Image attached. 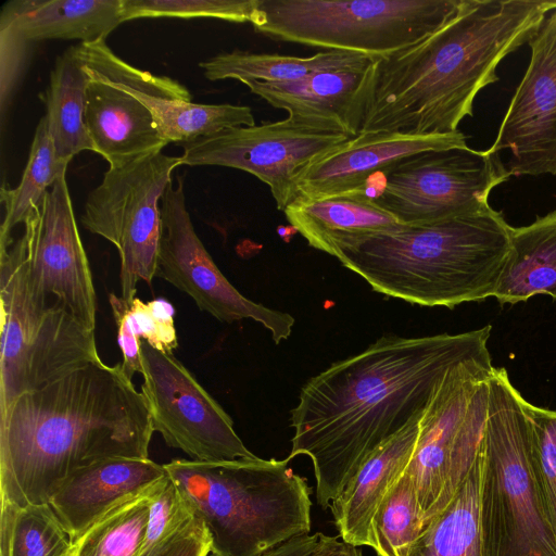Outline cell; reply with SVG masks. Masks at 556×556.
<instances>
[{"mask_svg":"<svg viewBox=\"0 0 556 556\" xmlns=\"http://www.w3.org/2000/svg\"><path fill=\"white\" fill-rule=\"evenodd\" d=\"M306 556H362V551L345 541L336 536L325 535L318 532V541L314 549Z\"/></svg>","mask_w":556,"mask_h":556,"instance_id":"cell-39","label":"cell"},{"mask_svg":"<svg viewBox=\"0 0 556 556\" xmlns=\"http://www.w3.org/2000/svg\"><path fill=\"white\" fill-rule=\"evenodd\" d=\"M555 8L556 1L460 0L428 37L375 61L359 134L459 131L479 91L498 80L501 61L528 43Z\"/></svg>","mask_w":556,"mask_h":556,"instance_id":"cell-3","label":"cell"},{"mask_svg":"<svg viewBox=\"0 0 556 556\" xmlns=\"http://www.w3.org/2000/svg\"><path fill=\"white\" fill-rule=\"evenodd\" d=\"M377 59L362 53L337 50H328L306 58L233 50L203 61L199 66L211 81L230 78L241 83L247 80L289 83L321 72L364 68Z\"/></svg>","mask_w":556,"mask_h":556,"instance_id":"cell-26","label":"cell"},{"mask_svg":"<svg viewBox=\"0 0 556 556\" xmlns=\"http://www.w3.org/2000/svg\"><path fill=\"white\" fill-rule=\"evenodd\" d=\"M318 541V532L293 538L260 556H306Z\"/></svg>","mask_w":556,"mask_h":556,"instance_id":"cell-40","label":"cell"},{"mask_svg":"<svg viewBox=\"0 0 556 556\" xmlns=\"http://www.w3.org/2000/svg\"><path fill=\"white\" fill-rule=\"evenodd\" d=\"M109 302L117 328V342L123 354L122 368L129 379L141 367V339L150 346L173 354L178 345L174 323L175 308L163 298L143 302L135 298L131 302L114 293Z\"/></svg>","mask_w":556,"mask_h":556,"instance_id":"cell-30","label":"cell"},{"mask_svg":"<svg viewBox=\"0 0 556 556\" xmlns=\"http://www.w3.org/2000/svg\"><path fill=\"white\" fill-rule=\"evenodd\" d=\"M123 0H11L1 10L8 25L30 43L49 39L105 40L123 23Z\"/></svg>","mask_w":556,"mask_h":556,"instance_id":"cell-24","label":"cell"},{"mask_svg":"<svg viewBox=\"0 0 556 556\" xmlns=\"http://www.w3.org/2000/svg\"><path fill=\"white\" fill-rule=\"evenodd\" d=\"M376 177V203L400 224L417 226L490 207L491 191L510 174L500 153L467 146L408 156Z\"/></svg>","mask_w":556,"mask_h":556,"instance_id":"cell-11","label":"cell"},{"mask_svg":"<svg viewBox=\"0 0 556 556\" xmlns=\"http://www.w3.org/2000/svg\"><path fill=\"white\" fill-rule=\"evenodd\" d=\"M84 63L134 94L152 113L162 138L168 143H190L238 126H254L252 110L236 104L192 102L179 81L137 68L117 56L105 40L77 46Z\"/></svg>","mask_w":556,"mask_h":556,"instance_id":"cell-17","label":"cell"},{"mask_svg":"<svg viewBox=\"0 0 556 556\" xmlns=\"http://www.w3.org/2000/svg\"><path fill=\"white\" fill-rule=\"evenodd\" d=\"M67 556H71V553Z\"/></svg>","mask_w":556,"mask_h":556,"instance_id":"cell-41","label":"cell"},{"mask_svg":"<svg viewBox=\"0 0 556 556\" xmlns=\"http://www.w3.org/2000/svg\"><path fill=\"white\" fill-rule=\"evenodd\" d=\"M0 416L21 394L101 359L96 330L60 302L37 295L29 280L28 233L0 247Z\"/></svg>","mask_w":556,"mask_h":556,"instance_id":"cell-7","label":"cell"},{"mask_svg":"<svg viewBox=\"0 0 556 556\" xmlns=\"http://www.w3.org/2000/svg\"><path fill=\"white\" fill-rule=\"evenodd\" d=\"M288 464L256 456L164 468L204 522L212 556H260L311 531V488Z\"/></svg>","mask_w":556,"mask_h":556,"instance_id":"cell-5","label":"cell"},{"mask_svg":"<svg viewBox=\"0 0 556 556\" xmlns=\"http://www.w3.org/2000/svg\"><path fill=\"white\" fill-rule=\"evenodd\" d=\"M532 425L534 469L548 521L556 535V410L528 402Z\"/></svg>","mask_w":556,"mask_h":556,"instance_id":"cell-35","label":"cell"},{"mask_svg":"<svg viewBox=\"0 0 556 556\" xmlns=\"http://www.w3.org/2000/svg\"><path fill=\"white\" fill-rule=\"evenodd\" d=\"M31 46L33 43L23 39L11 27L0 24V104L2 116L26 68Z\"/></svg>","mask_w":556,"mask_h":556,"instance_id":"cell-37","label":"cell"},{"mask_svg":"<svg viewBox=\"0 0 556 556\" xmlns=\"http://www.w3.org/2000/svg\"><path fill=\"white\" fill-rule=\"evenodd\" d=\"M481 470L482 450L455 497L427 525L407 556H483Z\"/></svg>","mask_w":556,"mask_h":556,"instance_id":"cell-28","label":"cell"},{"mask_svg":"<svg viewBox=\"0 0 556 556\" xmlns=\"http://www.w3.org/2000/svg\"><path fill=\"white\" fill-rule=\"evenodd\" d=\"M167 476L150 458H104L71 472L48 504L74 543L112 510L150 496Z\"/></svg>","mask_w":556,"mask_h":556,"instance_id":"cell-19","label":"cell"},{"mask_svg":"<svg viewBox=\"0 0 556 556\" xmlns=\"http://www.w3.org/2000/svg\"><path fill=\"white\" fill-rule=\"evenodd\" d=\"M535 294L556 300V210L530 225L511 227L510 251L494 298L516 304Z\"/></svg>","mask_w":556,"mask_h":556,"instance_id":"cell-25","label":"cell"},{"mask_svg":"<svg viewBox=\"0 0 556 556\" xmlns=\"http://www.w3.org/2000/svg\"><path fill=\"white\" fill-rule=\"evenodd\" d=\"M493 370L490 355L453 366L419 419L404 471L414 482L425 528L452 502L480 456Z\"/></svg>","mask_w":556,"mask_h":556,"instance_id":"cell-9","label":"cell"},{"mask_svg":"<svg viewBox=\"0 0 556 556\" xmlns=\"http://www.w3.org/2000/svg\"><path fill=\"white\" fill-rule=\"evenodd\" d=\"M0 556H67L73 541L49 504L0 502Z\"/></svg>","mask_w":556,"mask_h":556,"instance_id":"cell-31","label":"cell"},{"mask_svg":"<svg viewBox=\"0 0 556 556\" xmlns=\"http://www.w3.org/2000/svg\"><path fill=\"white\" fill-rule=\"evenodd\" d=\"M527 404L506 369L494 367L482 443L483 556H556V535L535 476Z\"/></svg>","mask_w":556,"mask_h":556,"instance_id":"cell-6","label":"cell"},{"mask_svg":"<svg viewBox=\"0 0 556 556\" xmlns=\"http://www.w3.org/2000/svg\"><path fill=\"white\" fill-rule=\"evenodd\" d=\"M460 0H258L251 23L271 39L383 58L441 27Z\"/></svg>","mask_w":556,"mask_h":556,"instance_id":"cell-8","label":"cell"},{"mask_svg":"<svg viewBox=\"0 0 556 556\" xmlns=\"http://www.w3.org/2000/svg\"><path fill=\"white\" fill-rule=\"evenodd\" d=\"M424 530L414 482L403 471L390 486L372 517V549L378 556H407Z\"/></svg>","mask_w":556,"mask_h":556,"instance_id":"cell-32","label":"cell"},{"mask_svg":"<svg viewBox=\"0 0 556 556\" xmlns=\"http://www.w3.org/2000/svg\"><path fill=\"white\" fill-rule=\"evenodd\" d=\"M491 329L486 325L457 334L409 338L383 334L303 384L291 410L294 434L287 459H312L323 508L375 448L422 415L450 368L490 355Z\"/></svg>","mask_w":556,"mask_h":556,"instance_id":"cell-1","label":"cell"},{"mask_svg":"<svg viewBox=\"0 0 556 556\" xmlns=\"http://www.w3.org/2000/svg\"><path fill=\"white\" fill-rule=\"evenodd\" d=\"M180 156L162 152L109 167L86 199L83 226L111 242L121 260L122 298L131 302L140 280L155 277L162 235L161 199L181 166Z\"/></svg>","mask_w":556,"mask_h":556,"instance_id":"cell-10","label":"cell"},{"mask_svg":"<svg viewBox=\"0 0 556 556\" xmlns=\"http://www.w3.org/2000/svg\"><path fill=\"white\" fill-rule=\"evenodd\" d=\"M84 67L89 76L85 124L93 152L100 154L110 167L162 152L167 142L142 102L85 63Z\"/></svg>","mask_w":556,"mask_h":556,"instance_id":"cell-21","label":"cell"},{"mask_svg":"<svg viewBox=\"0 0 556 556\" xmlns=\"http://www.w3.org/2000/svg\"><path fill=\"white\" fill-rule=\"evenodd\" d=\"M141 393L154 431L198 462L254 458L224 408L173 355L141 341Z\"/></svg>","mask_w":556,"mask_h":556,"instance_id":"cell-13","label":"cell"},{"mask_svg":"<svg viewBox=\"0 0 556 556\" xmlns=\"http://www.w3.org/2000/svg\"><path fill=\"white\" fill-rule=\"evenodd\" d=\"M283 213L312 248L336 258L365 239L402 225L367 191L298 198Z\"/></svg>","mask_w":556,"mask_h":556,"instance_id":"cell-23","label":"cell"},{"mask_svg":"<svg viewBox=\"0 0 556 556\" xmlns=\"http://www.w3.org/2000/svg\"><path fill=\"white\" fill-rule=\"evenodd\" d=\"M150 496L126 503L96 522L73 543L71 556H138L146 535Z\"/></svg>","mask_w":556,"mask_h":556,"instance_id":"cell-33","label":"cell"},{"mask_svg":"<svg viewBox=\"0 0 556 556\" xmlns=\"http://www.w3.org/2000/svg\"><path fill=\"white\" fill-rule=\"evenodd\" d=\"M258 0H123V21L136 18H217L252 23Z\"/></svg>","mask_w":556,"mask_h":556,"instance_id":"cell-34","label":"cell"},{"mask_svg":"<svg viewBox=\"0 0 556 556\" xmlns=\"http://www.w3.org/2000/svg\"><path fill=\"white\" fill-rule=\"evenodd\" d=\"M528 45L529 65L488 150L509 151L510 176L556 175V8Z\"/></svg>","mask_w":556,"mask_h":556,"instance_id":"cell-16","label":"cell"},{"mask_svg":"<svg viewBox=\"0 0 556 556\" xmlns=\"http://www.w3.org/2000/svg\"><path fill=\"white\" fill-rule=\"evenodd\" d=\"M89 76L77 46L56 58L50 81L43 92L46 118L59 159L71 162L81 151H93L85 124L86 93Z\"/></svg>","mask_w":556,"mask_h":556,"instance_id":"cell-27","label":"cell"},{"mask_svg":"<svg viewBox=\"0 0 556 556\" xmlns=\"http://www.w3.org/2000/svg\"><path fill=\"white\" fill-rule=\"evenodd\" d=\"M162 235L155 277L188 294L197 306L220 321L252 319L276 343L291 336L294 318L241 294L223 275L198 237L186 206L184 180L169 182L161 199Z\"/></svg>","mask_w":556,"mask_h":556,"instance_id":"cell-14","label":"cell"},{"mask_svg":"<svg viewBox=\"0 0 556 556\" xmlns=\"http://www.w3.org/2000/svg\"><path fill=\"white\" fill-rule=\"evenodd\" d=\"M369 66L328 71L289 83L247 80L250 91L288 116L355 137L359 134L372 73Z\"/></svg>","mask_w":556,"mask_h":556,"instance_id":"cell-20","label":"cell"},{"mask_svg":"<svg viewBox=\"0 0 556 556\" xmlns=\"http://www.w3.org/2000/svg\"><path fill=\"white\" fill-rule=\"evenodd\" d=\"M511 226L491 206L371 236L338 260L381 294L453 308L494 296L510 251Z\"/></svg>","mask_w":556,"mask_h":556,"instance_id":"cell-4","label":"cell"},{"mask_svg":"<svg viewBox=\"0 0 556 556\" xmlns=\"http://www.w3.org/2000/svg\"><path fill=\"white\" fill-rule=\"evenodd\" d=\"M420 417L375 448L331 502L329 507L343 541L372 548V517L410 459Z\"/></svg>","mask_w":556,"mask_h":556,"instance_id":"cell-22","label":"cell"},{"mask_svg":"<svg viewBox=\"0 0 556 556\" xmlns=\"http://www.w3.org/2000/svg\"><path fill=\"white\" fill-rule=\"evenodd\" d=\"M146 400L101 359L21 394L0 416V502L48 504L74 470L111 457L149 458Z\"/></svg>","mask_w":556,"mask_h":556,"instance_id":"cell-2","label":"cell"},{"mask_svg":"<svg viewBox=\"0 0 556 556\" xmlns=\"http://www.w3.org/2000/svg\"><path fill=\"white\" fill-rule=\"evenodd\" d=\"M466 136L409 135L399 131L361 132L325 152L296 177L298 198H320L366 191L379 173L408 156L467 147Z\"/></svg>","mask_w":556,"mask_h":556,"instance_id":"cell-18","label":"cell"},{"mask_svg":"<svg viewBox=\"0 0 556 556\" xmlns=\"http://www.w3.org/2000/svg\"><path fill=\"white\" fill-rule=\"evenodd\" d=\"M352 138L303 119L238 126L184 144L182 165L244 170L269 187L279 211L299 197L298 174L315 159Z\"/></svg>","mask_w":556,"mask_h":556,"instance_id":"cell-12","label":"cell"},{"mask_svg":"<svg viewBox=\"0 0 556 556\" xmlns=\"http://www.w3.org/2000/svg\"><path fill=\"white\" fill-rule=\"evenodd\" d=\"M24 229L34 292L46 299L53 296L83 326L96 330V289L65 175L49 189Z\"/></svg>","mask_w":556,"mask_h":556,"instance_id":"cell-15","label":"cell"},{"mask_svg":"<svg viewBox=\"0 0 556 556\" xmlns=\"http://www.w3.org/2000/svg\"><path fill=\"white\" fill-rule=\"evenodd\" d=\"M68 164L58 157L43 115L36 127L20 184L15 188L3 185L0 191L4 207L0 247L13 239L12 231L17 225H25L39 211L49 189L66 174Z\"/></svg>","mask_w":556,"mask_h":556,"instance_id":"cell-29","label":"cell"},{"mask_svg":"<svg viewBox=\"0 0 556 556\" xmlns=\"http://www.w3.org/2000/svg\"><path fill=\"white\" fill-rule=\"evenodd\" d=\"M194 516L179 486L167 476L149 498L146 535L138 556H143L172 536Z\"/></svg>","mask_w":556,"mask_h":556,"instance_id":"cell-36","label":"cell"},{"mask_svg":"<svg viewBox=\"0 0 556 556\" xmlns=\"http://www.w3.org/2000/svg\"><path fill=\"white\" fill-rule=\"evenodd\" d=\"M211 538L204 522L194 516L172 536L143 556H207Z\"/></svg>","mask_w":556,"mask_h":556,"instance_id":"cell-38","label":"cell"}]
</instances>
